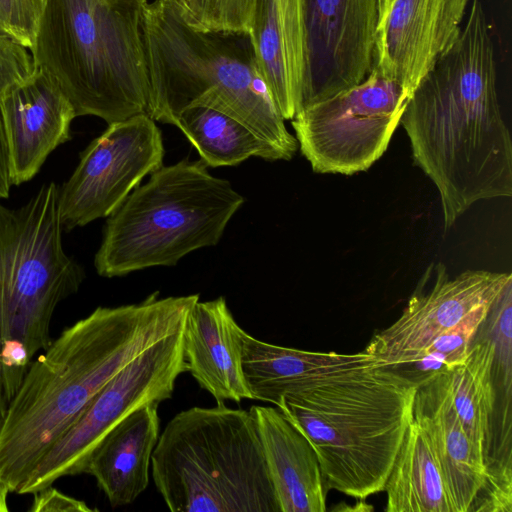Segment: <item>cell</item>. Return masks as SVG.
I'll use <instances>...</instances> for the list:
<instances>
[{
    "mask_svg": "<svg viewBox=\"0 0 512 512\" xmlns=\"http://www.w3.org/2000/svg\"><path fill=\"white\" fill-rule=\"evenodd\" d=\"M241 327L224 297L197 301L183 328L187 371L217 402L252 399L241 363Z\"/></svg>",
    "mask_w": 512,
    "mask_h": 512,
    "instance_id": "17",
    "label": "cell"
},
{
    "mask_svg": "<svg viewBox=\"0 0 512 512\" xmlns=\"http://www.w3.org/2000/svg\"><path fill=\"white\" fill-rule=\"evenodd\" d=\"M472 0H380L373 69L413 94L458 38Z\"/></svg>",
    "mask_w": 512,
    "mask_h": 512,
    "instance_id": "14",
    "label": "cell"
},
{
    "mask_svg": "<svg viewBox=\"0 0 512 512\" xmlns=\"http://www.w3.org/2000/svg\"><path fill=\"white\" fill-rule=\"evenodd\" d=\"M306 68L300 111L363 81L375 60L378 0H302Z\"/></svg>",
    "mask_w": 512,
    "mask_h": 512,
    "instance_id": "12",
    "label": "cell"
},
{
    "mask_svg": "<svg viewBox=\"0 0 512 512\" xmlns=\"http://www.w3.org/2000/svg\"><path fill=\"white\" fill-rule=\"evenodd\" d=\"M164 154L161 131L147 114L108 124L59 187L63 229L70 231L111 215L146 175L163 166Z\"/></svg>",
    "mask_w": 512,
    "mask_h": 512,
    "instance_id": "11",
    "label": "cell"
},
{
    "mask_svg": "<svg viewBox=\"0 0 512 512\" xmlns=\"http://www.w3.org/2000/svg\"><path fill=\"white\" fill-rule=\"evenodd\" d=\"M159 403L133 411L94 449L85 473L93 476L112 507L133 503L148 487L151 457L160 435Z\"/></svg>",
    "mask_w": 512,
    "mask_h": 512,
    "instance_id": "21",
    "label": "cell"
},
{
    "mask_svg": "<svg viewBox=\"0 0 512 512\" xmlns=\"http://www.w3.org/2000/svg\"><path fill=\"white\" fill-rule=\"evenodd\" d=\"M383 491L387 495L386 512H456L433 445L414 419Z\"/></svg>",
    "mask_w": 512,
    "mask_h": 512,
    "instance_id": "22",
    "label": "cell"
},
{
    "mask_svg": "<svg viewBox=\"0 0 512 512\" xmlns=\"http://www.w3.org/2000/svg\"><path fill=\"white\" fill-rule=\"evenodd\" d=\"M260 436L279 512L326 511L327 487L315 450L278 408L249 409Z\"/></svg>",
    "mask_w": 512,
    "mask_h": 512,
    "instance_id": "19",
    "label": "cell"
},
{
    "mask_svg": "<svg viewBox=\"0 0 512 512\" xmlns=\"http://www.w3.org/2000/svg\"><path fill=\"white\" fill-rule=\"evenodd\" d=\"M512 282L508 283L492 305L487 319L493 324L495 364L503 372L504 385L511 389V314Z\"/></svg>",
    "mask_w": 512,
    "mask_h": 512,
    "instance_id": "30",
    "label": "cell"
},
{
    "mask_svg": "<svg viewBox=\"0 0 512 512\" xmlns=\"http://www.w3.org/2000/svg\"><path fill=\"white\" fill-rule=\"evenodd\" d=\"M199 294L98 307L32 361L0 425V485L18 493L99 390L143 351L181 329Z\"/></svg>",
    "mask_w": 512,
    "mask_h": 512,
    "instance_id": "2",
    "label": "cell"
},
{
    "mask_svg": "<svg viewBox=\"0 0 512 512\" xmlns=\"http://www.w3.org/2000/svg\"><path fill=\"white\" fill-rule=\"evenodd\" d=\"M58 191L50 182L17 209L0 203V401L13 398L52 341L57 305L85 278L63 248Z\"/></svg>",
    "mask_w": 512,
    "mask_h": 512,
    "instance_id": "7",
    "label": "cell"
},
{
    "mask_svg": "<svg viewBox=\"0 0 512 512\" xmlns=\"http://www.w3.org/2000/svg\"><path fill=\"white\" fill-rule=\"evenodd\" d=\"M12 185L31 180L59 145L71 139L75 110L40 67L0 99Z\"/></svg>",
    "mask_w": 512,
    "mask_h": 512,
    "instance_id": "15",
    "label": "cell"
},
{
    "mask_svg": "<svg viewBox=\"0 0 512 512\" xmlns=\"http://www.w3.org/2000/svg\"><path fill=\"white\" fill-rule=\"evenodd\" d=\"M184 18L210 31L249 34L258 0H176Z\"/></svg>",
    "mask_w": 512,
    "mask_h": 512,
    "instance_id": "26",
    "label": "cell"
},
{
    "mask_svg": "<svg viewBox=\"0 0 512 512\" xmlns=\"http://www.w3.org/2000/svg\"><path fill=\"white\" fill-rule=\"evenodd\" d=\"M412 94L372 69L360 83L292 119L302 155L320 174L368 170L386 151Z\"/></svg>",
    "mask_w": 512,
    "mask_h": 512,
    "instance_id": "9",
    "label": "cell"
},
{
    "mask_svg": "<svg viewBox=\"0 0 512 512\" xmlns=\"http://www.w3.org/2000/svg\"><path fill=\"white\" fill-rule=\"evenodd\" d=\"M8 491L0 485V512L8 511L7 496Z\"/></svg>",
    "mask_w": 512,
    "mask_h": 512,
    "instance_id": "33",
    "label": "cell"
},
{
    "mask_svg": "<svg viewBox=\"0 0 512 512\" xmlns=\"http://www.w3.org/2000/svg\"><path fill=\"white\" fill-rule=\"evenodd\" d=\"M245 199L202 160L161 166L108 216L94 266L112 278L216 245Z\"/></svg>",
    "mask_w": 512,
    "mask_h": 512,
    "instance_id": "8",
    "label": "cell"
},
{
    "mask_svg": "<svg viewBox=\"0 0 512 512\" xmlns=\"http://www.w3.org/2000/svg\"><path fill=\"white\" fill-rule=\"evenodd\" d=\"M241 363L252 400L274 404L287 394L337 376L382 367L364 351L354 354L311 352L256 339L241 329Z\"/></svg>",
    "mask_w": 512,
    "mask_h": 512,
    "instance_id": "16",
    "label": "cell"
},
{
    "mask_svg": "<svg viewBox=\"0 0 512 512\" xmlns=\"http://www.w3.org/2000/svg\"><path fill=\"white\" fill-rule=\"evenodd\" d=\"M494 371L495 344L491 336L482 339L476 336L465 360L445 373L446 387L457 416L472 443L487 460L496 402Z\"/></svg>",
    "mask_w": 512,
    "mask_h": 512,
    "instance_id": "23",
    "label": "cell"
},
{
    "mask_svg": "<svg viewBox=\"0 0 512 512\" xmlns=\"http://www.w3.org/2000/svg\"><path fill=\"white\" fill-rule=\"evenodd\" d=\"M147 0H45L34 43L38 67L58 85L76 117L108 124L149 109L143 39Z\"/></svg>",
    "mask_w": 512,
    "mask_h": 512,
    "instance_id": "5",
    "label": "cell"
},
{
    "mask_svg": "<svg viewBox=\"0 0 512 512\" xmlns=\"http://www.w3.org/2000/svg\"><path fill=\"white\" fill-rule=\"evenodd\" d=\"M142 30L154 121L174 125L185 109L208 107L249 128L279 160L294 156L298 141L272 100L249 34L199 29L176 0L147 2Z\"/></svg>",
    "mask_w": 512,
    "mask_h": 512,
    "instance_id": "3",
    "label": "cell"
},
{
    "mask_svg": "<svg viewBox=\"0 0 512 512\" xmlns=\"http://www.w3.org/2000/svg\"><path fill=\"white\" fill-rule=\"evenodd\" d=\"M413 419L433 445L456 512H470L484 483L488 460L472 443L457 416L445 373L417 386Z\"/></svg>",
    "mask_w": 512,
    "mask_h": 512,
    "instance_id": "20",
    "label": "cell"
},
{
    "mask_svg": "<svg viewBox=\"0 0 512 512\" xmlns=\"http://www.w3.org/2000/svg\"><path fill=\"white\" fill-rule=\"evenodd\" d=\"M491 307L479 309L456 327L444 332L411 360L384 367L416 386L451 371L467 357Z\"/></svg>",
    "mask_w": 512,
    "mask_h": 512,
    "instance_id": "25",
    "label": "cell"
},
{
    "mask_svg": "<svg viewBox=\"0 0 512 512\" xmlns=\"http://www.w3.org/2000/svg\"><path fill=\"white\" fill-rule=\"evenodd\" d=\"M511 455L487 462L484 483L471 507V511L511 512L512 477Z\"/></svg>",
    "mask_w": 512,
    "mask_h": 512,
    "instance_id": "27",
    "label": "cell"
},
{
    "mask_svg": "<svg viewBox=\"0 0 512 512\" xmlns=\"http://www.w3.org/2000/svg\"><path fill=\"white\" fill-rule=\"evenodd\" d=\"M433 284L424 290L419 282L401 316L373 335L365 349L383 366L407 362L435 338L456 327L484 307H491L511 273L468 269L451 277L446 266L431 263Z\"/></svg>",
    "mask_w": 512,
    "mask_h": 512,
    "instance_id": "13",
    "label": "cell"
},
{
    "mask_svg": "<svg viewBox=\"0 0 512 512\" xmlns=\"http://www.w3.org/2000/svg\"><path fill=\"white\" fill-rule=\"evenodd\" d=\"M45 0H0V32L30 49Z\"/></svg>",
    "mask_w": 512,
    "mask_h": 512,
    "instance_id": "28",
    "label": "cell"
},
{
    "mask_svg": "<svg viewBox=\"0 0 512 512\" xmlns=\"http://www.w3.org/2000/svg\"><path fill=\"white\" fill-rule=\"evenodd\" d=\"M12 186L7 140L0 112V198H8Z\"/></svg>",
    "mask_w": 512,
    "mask_h": 512,
    "instance_id": "32",
    "label": "cell"
},
{
    "mask_svg": "<svg viewBox=\"0 0 512 512\" xmlns=\"http://www.w3.org/2000/svg\"><path fill=\"white\" fill-rule=\"evenodd\" d=\"M174 126L191 142L207 167L235 166L252 156L279 160L276 152L249 128L212 108L185 109Z\"/></svg>",
    "mask_w": 512,
    "mask_h": 512,
    "instance_id": "24",
    "label": "cell"
},
{
    "mask_svg": "<svg viewBox=\"0 0 512 512\" xmlns=\"http://www.w3.org/2000/svg\"><path fill=\"white\" fill-rule=\"evenodd\" d=\"M416 390L382 366L287 394L276 407L312 445L327 489L365 500L384 489Z\"/></svg>",
    "mask_w": 512,
    "mask_h": 512,
    "instance_id": "4",
    "label": "cell"
},
{
    "mask_svg": "<svg viewBox=\"0 0 512 512\" xmlns=\"http://www.w3.org/2000/svg\"><path fill=\"white\" fill-rule=\"evenodd\" d=\"M38 66L29 49L0 32V99L29 80Z\"/></svg>",
    "mask_w": 512,
    "mask_h": 512,
    "instance_id": "29",
    "label": "cell"
},
{
    "mask_svg": "<svg viewBox=\"0 0 512 512\" xmlns=\"http://www.w3.org/2000/svg\"><path fill=\"white\" fill-rule=\"evenodd\" d=\"M272 100L284 120L300 111L306 68L302 0H258L249 33Z\"/></svg>",
    "mask_w": 512,
    "mask_h": 512,
    "instance_id": "18",
    "label": "cell"
},
{
    "mask_svg": "<svg viewBox=\"0 0 512 512\" xmlns=\"http://www.w3.org/2000/svg\"><path fill=\"white\" fill-rule=\"evenodd\" d=\"M183 328L143 351L99 390L18 494H33L61 477L85 473L94 449L114 426L141 406L172 397L177 378L187 371Z\"/></svg>",
    "mask_w": 512,
    "mask_h": 512,
    "instance_id": "10",
    "label": "cell"
},
{
    "mask_svg": "<svg viewBox=\"0 0 512 512\" xmlns=\"http://www.w3.org/2000/svg\"><path fill=\"white\" fill-rule=\"evenodd\" d=\"M151 473L172 512H279L255 420L224 402L177 413Z\"/></svg>",
    "mask_w": 512,
    "mask_h": 512,
    "instance_id": "6",
    "label": "cell"
},
{
    "mask_svg": "<svg viewBox=\"0 0 512 512\" xmlns=\"http://www.w3.org/2000/svg\"><path fill=\"white\" fill-rule=\"evenodd\" d=\"M31 512H93L86 502L68 496L52 485L33 493Z\"/></svg>",
    "mask_w": 512,
    "mask_h": 512,
    "instance_id": "31",
    "label": "cell"
},
{
    "mask_svg": "<svg viewBox=\"0 0 512 512\" xmlns=\"http://www.w3.org/2000/svg\"><path fill=\"white\" fill-rule=\"evenodd\" d=\"M494 44L480 0L456 41L420 80L400 124L436 186L444 230L479 200L512 196V141L502 117Z\"/></svg>",
    "mask_w": 512,
    "mask_h": 512,
    "instance_id": "1",
    "label": "cell"
}]
</instances>
